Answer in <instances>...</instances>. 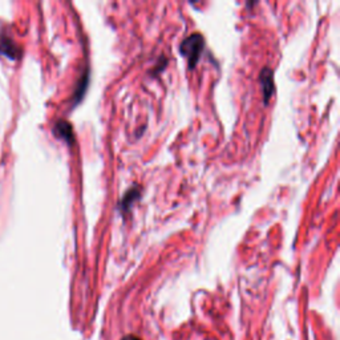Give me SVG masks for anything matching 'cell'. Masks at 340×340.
<instances>
[{"mask_svg": "<svg viewBox=\"0 0 340 340\" xmlns=\"http://www.w3.org/2000/svg\"><path fill=\"white\" fill-rule=\"evenodd\" d=\"M204 37L201 34H193L181 43L180 51L186 59H188L189 67L194 68L201 57L202 49H204Z\"/></svg>", "mask_w": 340, "mask_h": 340, "instance_id": "cell-1", "label": "cell"}, {"mask_svg": "<svg viewBox=\"0 0 340 340\" xmlns=\"http://www.w3.org/2000/svg\"><path fill=\"white\" fill-rule=\"evenodd\" d=\"M261 84H262V93H263V101L265 104H269L273 93L275 92V87H274V73L270 68H263L261 72Z\"/></svg>", "mask_w": 340, "mask_h": 340, "instance_id": "cell-2", "label": "cell"}, {"mask_svg": "<svg viewBox=\"0 0 340 340\" xmlns=\"http://www.w3.org/2000/svg\"><path fill=\"white\" fill-rule=\"evenodd\" d=\"M141 197V188L140 186L134 185L133 188H130L128 192L125 193V196L122 197L121 202L119 205V210L121 211V214H126L129 213V210L132 209V206L134 205V202L140 200Z\"/></svg>", "mask_w": 340, "mask_h": 340, "instance_id": "cell-3", "label": "cell"}, {"mask_svg": "<svg viewBox=\"0 0 340 340\" xmlns=\"http://www.w3.org/2000/svg\"><path fill=\"white\" fill-rule=\"evenodd\" d=\"M57 132L63 138L68 140L69 142L73 141V132H72V126L65 121H60L59 125H57Z\"/></svg>", "mask_w": 340, "mask_h": 340, "instance_id": "cell-4", "label": "cell"}, {"mask_svg": "<svg viewBox=\"0 0 340 340\" xmlns=\"http://www.w3.org/2000/svg\"><path fill=\"white\" fill-rule=\"evenodd\" d=\"M121 340H141V339H140V337L134 336V335H126V336L122 337Z\"/></svg>", "mask_w": 340, "mask_h": 340, "instance_id": "cell-5", "label": "cell"}]
</instances>
